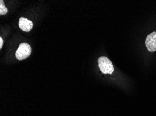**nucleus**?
Masks as SVG:
<instances>
[{
  "instance_id": "nucleus-1",
  "label": "nucleus",
  "mask_w": 156,
  "mask_h": 116,
  "mask_svg": "<svg viewBox=\"0 0 156 116\" xmlns=\"http://www.w3.org/2000/svg\"><path fill=\"white\" fill-rule=\"evenodd\" d=\"M99 68L104 74H111L114 72V68L111 61L105 56L99 58L98 60Z\"/></svg>"
},
{
  "instance_id": "nucleus-2",
  "label": "nucleus",
  "mask_w": 156,
  "mask_h": 116,
  "mask_svg": "<svg viewBox=\"0 0 156 116\" xmlns=\"http://www.w3.org/2000/svg\"><path fill=\"white\" fill-rule=\"evenodd\" d=\"M31 53L30 45L26 43H22L19 45V48L16 52V57L19 61L24 60L29 56Z\"/></svg>"
},
{
  "instance_id": "nucleus-3",
  "label": "nucleus",
  "mask_w": 156,
  "mask_h": 116,
  "mask_svg": "<svg viewBox=\"0 0 156 116\" xmlns=\"http://www.w3.org/2000/svg\"><path fill=\"white\" fill-rule=\"evenodd\" d=\"M145 46L149 52L156 51V32H153L147 36L145 40Z\"/></svg>"
},
{
  "instance_id": "nucleus-4",
  "label": "nucleus",
  "mask_w": 156,
  "mask_h": 116,
  "mask_svg": "<svg viewBox=\"0 0 156 116\" xmlns=\"http://www.w3.org/2000/svg\"><path fill=\"white\" fill-rule=\"evenodd\" d=\"M19 26L21 30L24 32H28L33 28V23L30 20L24 17H21L19 19Z\"/></svg>"
},
{
  "instance_id": "nucleus-5",
  "label": "nucleus",
  "mask_w": 156,
  "mask_h": 116,
  "mask_svg": "<svg viewBox=\"0 0 156 116\" xmlns=\"http://www.w3.org/2000/svg\"><path fill=\"white\" fill-rule=\"evenodd\" d=\"M8 13V9L4 5V1L2 0L0 1V14L4 15Z\"/></svg>"
},
{
  "instance_id": "nucleus-6",
  "label": "nucleus",
  "mask_w": 156,
  "mask_h": 116,
  "mask_svg": "<svg viewBox=\"0 0 156 116\" xmlns=\"http://www.w3.org/2000/svg\"><path fill=\"white\" fill-rule=\"evenodd\" d=\"M3 39H2L1 37H0V49L2 48V46H3Z\"/></svg>"
}]
</instances>
